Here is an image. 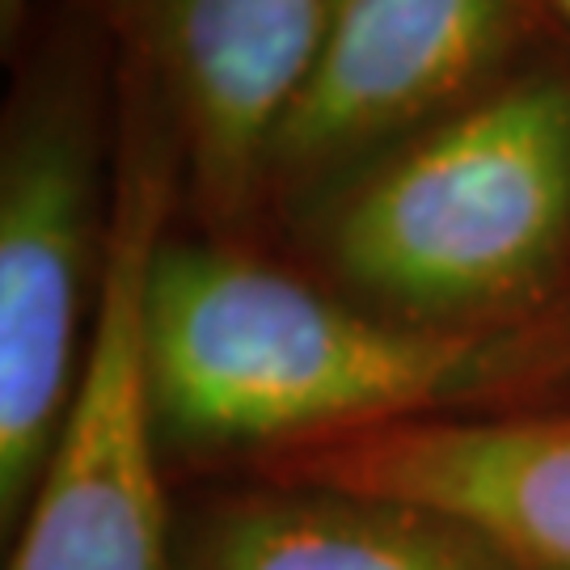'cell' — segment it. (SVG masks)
<instances>
[{
  "label": "cell",
  "mask_w": 570,
  "mask_h": 570,
  "mask_svg": "<svg viewBox=\"0 0 570 570\" xmlns=\"http://www.w3.org/2000/svg\"><path fill=\"white\" fill-rule=\"evenodd\" d=\"M254 473L423 503L487 532L524 570H570V406L376 428Z\"/></svg>",
  "instance_id": "7"
},
{
  "label": "cell",
  "mask_w": 570,
  "mask_h": 570,
  "mask_svg": "<svg viewBox=\"0 0 570 570\" xmlns=\"http://www.w3.org/2000/svg\"><path fill=\"white\" fill-rule=\"evenodd\" d=\"M313 279L423 330H515L570 308V72L524 63L305 212Z\"/></svg>",
  "instance_id": "2"
},
{
  "label": "cell",
  "mask_w": 570,
  "mask_h": 570,
  "mask_svg": "<svg viewBox=\"0 0 570 570\" xmlns=\"http://www.w3.org/2000/svg\"><path fill=\"white\" fill-rule=\"evenodd\" d=\"M330 0H115L136 68L183 144V190L212 237L245 242L263 157L305 85Z\"/></svg>",
  "instance_id": "6"
},
{
  "label": "cell",
  "mask_w": 570,
  "mask_h": 570,
  "mask_svg": "<svg viewBox=\"0 0 570 570\" xmlns=\"http://www.w3.org/2000/svg\"><path fill=\"white\" fill-rule=\"evenodd\" d=\"M26 9H30V0H0V35H4V47H13V35H18V26L26 21Z\"/></svg>",
  "instance_id": "9"
},
{
  "label": "cell",
  "mask_w": 570,
  "mask_h": 570,
  "mask_svg": "<svg viewBox=\"0 0 570 570\" xmlns=\"http://www.w3.org/2000/svg\"><path fill=\"white\" fill-rule=\"evenodd\" d=\"M148 364L169 478H242L376 428L524 410L511 402L570 385V308L515 330H423L249 242L165 233Z\"/></svg>",
  "instance_id": "1"
},
{
  "label": "cell",
  "mask_w": 570,
  "mask_h": 570,
  "mask_svg": "<svg viewBox=\"0 0 570 570\" xmlns=\"http://www.w3.org/2000/svg\"><path fill=\"white\" fill-rule=\"evenodd\" d=\"M115 225L102 56L85 30L21 68L0 127V541L9 546L81 381Z\"/></svg>",
  "instance_id": "3"
},
{
  "label": "cell",
  "mask_w": 570,
  "mask_h": 570,
  "mask_svg": "<svg viewBox=\"0 0 570 570\" xmlns=\"http://www.w3.org/2000/svg\"><path fill=\"white\" fill-rule=\"evenodd\" d=\"M178 570H524L473 524L393 494L242 473L178 508Z\"/></svg>",
  "instance_id": "8"
},
{
  "label": "cell",
  "mask_w": 570,
  "mask_h": 570,
  "mask_svg": "<svg viewBox=\"0 0 570 570\" xmlns=\"http://www.w3.org/2000/svg\"><path fill=\"white\" fill-rule=\"evenodd\" d=\"M115 136V225L102 308L42 482L4 570H178V503L157 435L148 275L183 190V144L161 94L127 72Z\"/></svg>",
  "instance_id": "4"
},
{
  "label": "cell",
  "mask_w": 570,
  "mask_h": 570,
  "mask_svg": "<svg viewBox=\"0 0 570 570\" xmlns=\"http://www.w3.org/2000/svg\"><path fill=\"white\" fill-rule=\"evenodd\" d=\"M537 0H330L263 157L258 220L292 228L367 165L524 68Z\"/></svg>",
  "instance_id": "5"
},
{
  "label": "cell",
  "mask_w": 570,
  "mask_h": 570,
  "mask_svg": "<svg viewBox=\"0 0 570 570\" xmlns=\"http://www.w3.org/2000/svg\"><path fill=\"white\" fill-rule=\"evenodd\" d=\"M553 9H558V13L570 21V0H553Z\"/></svg>",
  "instance_id": "10"
}]
</instances>
